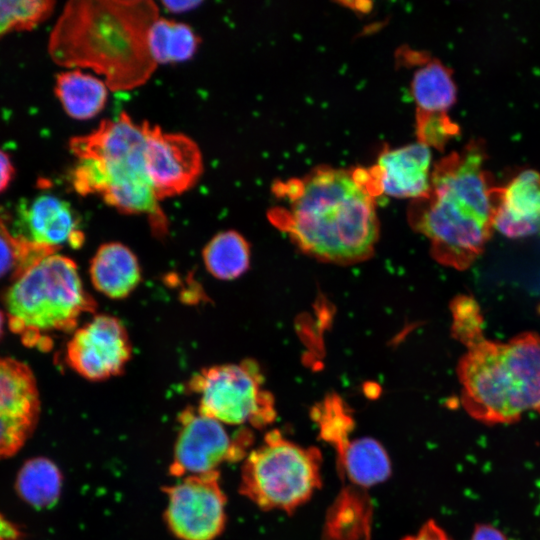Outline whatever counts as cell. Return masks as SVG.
Segmentation results:
<instances>
[{"label":"cell","instance_id":"obj_27","mask_svg":"<svg viewBox=\"0 0 540 540\" xmlns=\"http://www.w3.org/2000/svg\"><path fill=\"white\" fill-rule=\"evenodd\" d=\"M418 142L442 150L448 141L459 134V126L447 113L416 112Z\"/></svg>","mask_w":540,"mask_h":540},{"label":"cell","instance_id":"obj_31","mask_svg":"<svg viewBox=\"0 0 540 540\" xmlns=\"http://www.w3.org/2000/svg\"><path fill=\"white\" fill-rule=\"evenodd\" d=\"M22 533L12 522L0 514V540H21Z\"/></svg>","mask_w":540,"mask_h":540},{"label":"cell","instance_id":"obj_24","mask_svg":"<svg viewBox=\"0 0 540 540\" xmlns=\"http://www.w3.org/2000/svg\"><path fill=\"white\" fill-rule=\"evenodd\" d=\"M56 250L12 234L0 217V278L16 279L29 267Z\"/></svg>","mask_w":540,"mask_h":540},{"label":"cell","instance_id":"obj_11","mask_svg":"<svg viewBox=\"0 0 540 540\" xmlns=\"http://www.w3.org/2000/svg\"><path fill=\"white\" fill-rule=\"evenodd\" d=\"M145 167L159 201L193 187L203 172V159L196 142L182 133L164 132L144 121Z\"/></svg>","mask_w":540,"mask_h":540},{"label":"cell","instance_id":"obj_1","mask_svg":"<svg viewBox=\"0 0 540 540\" xmlns=\"http://www.w3.org/2000/svg\"><path fill=\"white\" fill-rule=\"evenodd\" d=\"M285 206L269 219L307 254L352 263L372 253L378 237L377 197L368 168L317 167L303 178L274 185Z\"/></svg>","mask_w":540,"mask_h":540},{"label":"cell","instance_id":"obj_2","mask_svg":"<svg viewBox=\"0 0 540 540\" xmlns=\"http://www.w3.org/2000/svg\"><path fill=\"white\" fill-rule=\"evenodd\" d=\"M158 18L150 0L70 1L51 32L48 51L58 65L101 74L109 90H131L146 83L157 66L148 33Z\"/></svg>","mask_w":540,"mask_h":540},{"label":"cell","instance_id":"obj_19","mask_svg":"<svg viewBox=\"0 0 540 540\" xmlns=\"http://www.w3.org/2000/svg\"><path fill=\"white\" fill-rule=\"evenodd\" d=\"M412 97L420 113H446L456 101L452 71L438 59L422 56L411 83Z\"/></svg>","mask_w":540,"mask_h":540},{"label":"cell","instance_id":"obj_5","mask_svg":"<svg viewBox=\"0 0 540 540\" xmlns=\"http://www.w3.org/2000/svg\"><path fill=\"white\" fill-rule=\"evenodd\" d=\"M458 365L461 403L484 424H506L540 414V335L523 332L506 342L485 338L466 346Z\"/></svg>","mask_w":540,"mask_h":540},{"label":"cell","instance_id":"obj_28","mask_svg":"<svg viewBox=\"0 0 540 540\" xmlns=\"http://www.w3.org/2000/svg\"><path fill=\"white\" fill-rule=\"evenodd\" d=\"M402 540H451L445 531L433 520L427 521L420 530Z\"/></svg>","mask_w":540,"mask_h":540},{"label":"cell","instance_id":"obj_32","mask_svg":"<svg viewBox=\"0 0 540 540\" xmlns=\"http://www.w3.org/2000/svg\"><path fill=\"white\" fill-rule=\"evenodd\" d=\"M166 10L173 13H182L196 8L201 4L200 1H163Z\"/></svg>","mask_w":540,"mask_h":540},{"label":"cell","instance_id":"obj_15","mask_svg":"<svg viewBox=\"0 0 540 540\" xmlns=\"http://www.w3.org/2000/svg\"><path fill=\"white\" fill-rule=\"evenodd\" d=\"M431 151L423 143L386 149L369 168L378 195L418 200L430 191Z\"/></svg>","mask_w":540,"mask_h":540},{"label":"cell","instance_id":"obj_22","mask_svg":"<svg viewBox=\"0 0 540 540\" xmlns=\"http://www.w3.org/2000/svg\"><path fill=\"white\" fill-rule=\"evenodd\" d=\"M206 269L215 278L232 280L247 271L250 265V247L236 231L216 234L203 250Z\"/></svg>","mask_w":540,"mask_h":540},{"label":"cell","instance_id":"obj_3","mask_svg":"<svg viewBox=\"0 0 540 540\" xmlns=\"http://www.w3.org/2000/svg\"><path fill=\"white\" fill-rule=\"evenodd\" d=\"M485 163L484 144L471 141L434 165L428 196L412 203V224L431 241L433 256L458 270L482 254L494 230L497 185Z\"/></svg>","mask_w":540,"mask_h":540},{"label":"cell","instance_id":"obj_26","mask_svg":"<svg viewBox=\"0 0 540 540\" xmlns=\"http://www.w3.org/2000/svg\"><path fill=\"white\" fill-rule=\"evenodd\" d=\"M451 310L453 336L465 347L484 336V318L473 297L458 296L453 300Z\"/></svg>","mask_w":540,"mask_h":540},{"label":"cell","instance_id":"obj_6","mask_svg":"<svg viewBox=\"0 0 540 540\" xmlns=\"http://www.w3.org/2000/svg\"><path fill=\"white\" fill-rule=\"evenodd\" d=\"M4 303L10 330L25 346L44 351L52 334L73 331L80 316L95 307L75 262L56 252L14 279Z\"/></svg>","mask_w":540,"mask_h":540},{"label":"cell","instance_id":"obj_13","mask_svg":"<svg viewBox=\"0 0 540 540\" xmlns=\"http://www.w3.org/2000/svg\"><path fill=\"white\" fill-rule=\"evenodd\" d=\"M40 398L32 370L13 358H0V458L14 455L33 433Z\"/></svg>","mask_w":540,"mask_h":540},{"label":"cell","instance_id":"obj_20","mask_svg":"<svg viewBox=\"0 0 540 540\" xmlns=\"http://www.w3.org/2000/svg\"><path fill=\"white\" fill-rule=\"evenodd\" d=\"M338 457L341 470L351 482L362 487L383 482L391 474V462L386 450L372 438L349 441Z\"/></svg>","mask_w":540,"mask_h":540},{"label":"cell","instance_id":"obj_7","mask_svg":"<svg viewBox=\"0 0 540 540\" xmlns=\"http://www.w3.org/2000/svg\"><path fill=\"white\" fill-rule=\"evenodd\" d=\"M322 455L270 431L241 468L239 491L263 510H295L321 486Z\"/></svg>","mask_w":540,"mask_h":540},{"label":"cell","instance_id":"obj_21","mask_svg":"<svg viewBox=\"0 0 540 540\" xmlns=\"http://www.w3.org/2000/svg\"><path fill=\"white\" fill-rule=\"evenodd\" d=\"M200 39L187 24L158 18L148 33V47L156 64L189 60L196 53Z\"/></svg>","mask_w":540,"mask_h":540},{"label":"cell","instance_id":"obj_18","mask_svg":"<svg viewBox=\"0 0 540 540\" xmlns=\"http://www.w3.org/2000/svg\"><path fill=\"white\" fill-rule=\"evenodd\" d=\"M108 90L104 81L79 69L59 73L54 88L65 112L77 120L98 115L106 105Z\"/></svg>","mask_w":540,"mask_h":540},{"label":"cell","instance_id":"obj_12","mask_svg":"<svg viewBox=\"0 0 540 540\" xmlns=\"http://www.w3.org/2000/svg\"><path fill=\"white\" fill-rule=\"evenodd\" d=\"M131 351L123 324L115 317L98 315L75 331L67 344L66 360L82 377L100 381L121 374Z\"/></svg>","mask_w":540,"mask_h":540},{"label":"cell","instance_id":"obj_14","mask_svg":"<svg viewBox=\"0 0 540 540\" xmlns=\"http://www.w3.org/2000/svg\"><path fill=\"white\" fill-rule=\"evenodd\" d=\"M16 228V236L56 251L63 245L79 248L84 242L73 208L50 194L22 201L17 208Z\"/></svg>","mask_w":540,"mask_h":540},{"label":"cell","instance_id":"obj_16","mask_svg":"<svg viewBox=\"0 0 540 540\" xmlns=\"http://www.w3.org/2000/svg\"><path fill=\"white\" fill-rule=\"evenodd\" d=\"M493 227L509 238L540 233V173L526 169L497 186Z\"/></svg>","mask_w":540,"mask_h":540},{"label":"cell","instance_id":"obj_29","mask_svg":"<svg viewBox=\"0 0 540 540\" xmlns=\"http://www.w3.org/2000/svg\"><path fill=\"white\" fill-rule=\"evenodd\" d=\"M14 173L15 169L10 157L0 149V194L9 186Z\"/></svg>","mask_w":540,"mask_h":540},{"label":"cell","instance_id":"obj_8","mask_svg":"<svg viewBox=\"0 0 540 540\" xmlns=\"http://www.w3.org/2000/svg\"><path fill=\"white\" fill-rule=\"evenodd\" d=\"M199 396L197 410L222 424H250L263 428L275 420L274 400L262 387L254 361L202 369L189 381Z\"/></svg>","mask_w":540,"mask_h":540},{"label":"cell","instance_id":"obj_9","mask_svg":"<svg viewBox=\"0 0 540 540\" xmlns=\"http://www.w3.org/2000/svg\"><path fill=\"white\" fill-rule=\"evenodd\" d=\"M169 472L173 477L219 471L224 462L245 458L252 442L248 430L230 436L223 424L201 414L197 408L183 410Z\"/></svg>","mask_w":540,"mask_h":540},{"label":"cell","instance_id":"obj_33","mask_svg":"<svg viewBox=\"0 0 540 540\" xmlns=\"http://www.w3.org/2000/svg\"><path fill=\"white\" fill-rule=\"evenodd\" d=\"M4 323H5V315L0 310V339H1L2 335H3Z\"/></svg>","mask_w":540,"mask_h":540},{"label":"cell","instance_id":"obj_23","mask_svg":"<svg viewBox=\"0 0 540 540\" xmlns=\"http://www.w3.org/2000/svg\"><path fill=\"white\" fill-rule=\"evenodd\" d=\"M62 476L49 459L37 457L27 461L20 469L16 489L20 497L37 508L55 504L60 496Z\"/></svg>","mask_w":540,"mask_h":540},{"label":"cell","instance_id":"obj_4","mask_svg":"<svg viewBox=\"0 0 540 540\" xmlns=\"http://www.w3.org/2000/svg\"><path fill=\"white\" fill-rule=\"evenodd\" d=\"M145 145L144 122L136 123L125 112L103 120L91 133L70 139L77 163L69 180L78 194H98L122 213L143 214L163 234L167 222L147 175Z\"/></svg>","mask_w":540,"mask_h":540},{"label":"cell","instance_id":"obj_25","mask_svg":"<svg viewBox=\"0 0 540 540\" xmlns=\"http://www.w3.org/2000/svg\"><path fill=\"white\" fill-rule=\"evenodd\" d=\"M49 0L0 1V38L12 30H31L51 14Z\"/></svg>","mask_w":540,"mask_h":540},{"label":"cell","instance_id":"obj_17","mask_svg":"<svg viewBox=\"0 0 540 540\" xmlns=\"http://www.w3.org/2000/svg\"><path fill=\"white\" fill-rule=\"evenodd\" d=\"M89 272L96 290L113 299L128 296L141 280L136 256L128 247L117 242L99 247L92 258Z\"/></svg>","mask_w":540,"mask_h":540},{"label":"cell","instance_id":"obj_10","mask_svg":"<svg viewBox=\"0 0 540 540\" xmlns=\"http://www.w3.org/2000/svg\"><path fill=\"white\" fill-rule=\"evenodd\" d=\"M164 491V518L180 540H215L226 525V495L219 471L187 475Z\"/></svg>","mask_w":540,"mask_h":540},{"label":"cell","instance_id":"obj_30","mask_svg":"<svg viewBox=\"0 0 540 540\" xmlns=\"http://www.w3.org/2000/svg\"><path fill=\"white\" fill-rule=\"evenodd\" d=\"M470 540H507L505 535L489 524H478Z\"/></svg>","mask_w":540,"mask_h":540}]
</instances>
